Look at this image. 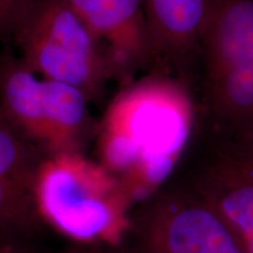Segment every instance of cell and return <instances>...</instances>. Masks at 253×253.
Returning a JSON list of instances; mask_svg holds the SVG:
<instances>
[{"mask_svg": "<svg viewBox=\"0 0 253 253\" xmlns=\"http://www.w3.org/2000/svg\"><path fill=\"white\" fill-rule=\"evenodd\" d=\"M192 87L202 122L253 136V0H209Z\"/></svg>", "mask_w": 253, "mask_h": 253, "instance_id": "2", "label": "cell"}, {"mask_svg": "<svg viewBox=\"0 0 253 253\" xmlns=\"http://www.w3.org/2000/svg\"><path fill=\"white\" fill-rule=\"evenodd\" d=\"M151 67L192 84L209 0H142Z\"/></svg>", "mask_w": 253, "mask_h": 253, "instance_id": "8", "label": "cell"}, {"mask_svg": "<svg viewBox=\"0 0 253 253\" xmlns=\"http://www.w3.org/2000/svg\"><path fill=\"white\" fill-rule=\"evenodd\" d=\"M40 226L33 190L0 173V240H30Z\"/></svg>", "mask_w": 253, "mask_h": 253, "instance_id": "9", "label": "cell"}, {"mask_svg": "<svg viewBox=\"0 0 253 253\" xmlns=\"http://www.w3.org/2000/svg\"><path fill=\"white\" fill-rule=\"evenodd\" d=\"M11 36L34 74L78 88L90 102L115 81L106 47L66 0H33Z\"/></svg>", "mask_w": 253, "mask_h": 253, "instance_id": "4", "label": "cell"}, {"mask_svg": "<svg viewBox=\"0 0 253 253\" xmlns=\"http://www.w3.org/2000/svg\"><path fill=\"white\" fill-rule=\"evenodd\" d=\"M66 253H121L118 245H74Z\"/></svg>", "mask_w": 253, "mask_h": 253, "instance_id": "12", "label": "cell"}, {"mask_svg": "<svg viewBox=\"0 0 253 253\" xmlns=\"http://www.w3.org/2000/svg\"><path fill=\"white\" fill-rule=\"evenodd\" d=\"M198 121V100L188 81L145 72L120 86L107 103L94 137L96 161L135 207L171 181Z\"/></svg>", "mask_w": 253, "mask_h": 253, "instance_id": "1", "label": "cell"}, {"mask_svg": "<svg viewBox=\"0 0 253 253\" xmlns=\"http://www.w3.org/2000/svg\"><path fill=\"white\" fill-rule=\"evenodd\" d=\"M0 253H38L30 240H0Z\"/></svg>", "mask_w": 253, "mask_h": 253, "instance_id": "11", "label": "cell"}, {"mask_svg": "<svg viewBox=\"0 0 253 253\" xmlns=\"http://www.w3.org/2000/svg\"><path fill=\"white\" fill-rule=\"evenodd\" d=\"M106 47L118 86L151 67V46L142 0H66Z\"/></svg>", "mask_w": 253, "mask_h": 253, "instance_id": "7", "label": "cell"}, {"mask_svg": "<svg viewBox=\"0 0 253 253\" xmlns=\"http://www.w3.org/2000/svg\"><path fill=\"white\" fill-rule=\"evenodd\" d=\"M33 199L41 225L75 245H116L134 209L121 183L84 153L43 157Z\"/></svg>", "mask_w": 253, "mask_h": 253, "instance_id": "3", "label": "cell"}, {"mask_svg": "<svg viewBox=\"0 0 253 253\" xmlns=\"http://www.w3.org/2000/svg\"><path fill=\"white\" fill-rule=\"evenodd\" d=\"M80 89L45 80L18 56L0 55V107L43 156L84 153L97 121Z\"/></svg>", "mask_w": 253, "mask_h": 253, "instance_id": "5", "label": "cell"}, {"mask_svg": "<svg viewBox=\"0 0 253 253\" xmlns=\"http://www.w3.org/2000/svg\"><path fill=\"white\" fill-rule=\"evenodd\" d=\"M33 0H0V39L11 36L18 20Z\"/></svg>", "mask_w": 253, "mask_h": 253, "instance_id": "10", "label": "cell"}, {"mask_svg": "<svg viewBox=\"0 0 253 253\" xmlns=\"http://www.w3.org/2000/svg\"><path fill=\"white\" fill-rule=\"evenodd\" d=\"M121 253H246L219 212L185 181H170L136 204Z\"/></svg>", "mask_w": 253, "mask_h": 253, "instance_id": "6", "label": "cell"}]
</instances>
